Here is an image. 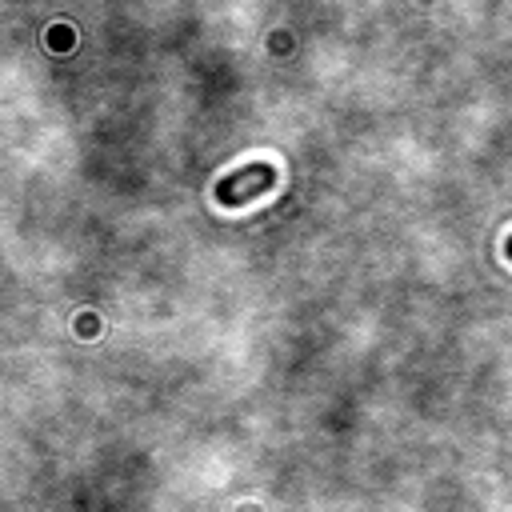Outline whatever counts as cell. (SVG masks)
I'll return each mask as SVG.
<instances>
[{
	"label": "cell",
	"instance_id": "obj_1",
	"mask_svg": "<svg viewBox=\"0 0 512 512\" xmlns=\"http://www.w3.org/2000/svg\"><path fill=\"white\" fill-rule=\"evenodd\" d=\"M272 184H276V168H272L268 160H248V164H240L236 172L220 176L216 188H212V196H216L220 208H244V204H252L256 196H264Z\"/></svg>",
	"mask_w": 512,
	"mask_h": 512
},
{
	"label": "cell",
	"instance_id": "obj_2",
	"mask_svg": "<svg viewBox=\"0 0 512 512\" xmlns=\"http://www.w3.org/2000/svg\"><path fill=\"white\" fill-rule=\"evenodd\" d=\"M504 252H508V260H512V236H508V244H504Z\"/></svg>",
	"mask_w": 512,
	"mask_h": 512
}]
</instances>
